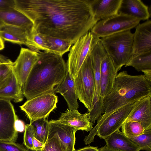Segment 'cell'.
<instances>
[{
  "label": "cell",
  "mask_w": 151,
  "mask_h": 151,
  "mask_svg": "<svg viewBox=\"0 0 151 151\" xmlns=\"http://www.w3.org/2000/svg\"><path fill=\"white\" fill-rule=\"evenodd\" d=\"M15 8L45 37L74 44L97 22L88 0H15Z\"/></svg>",
  "instance_id": "6da1fadb"
},
{
  "label": "cell",
  "mask_w": 151,
  "mask_h": 151,
  "mask_svg": "<svg viewBox=\"0 0 151 151\" xmlns=\"http://www.w3.org/2000/svg\"><path fill=\"white\" fill-rule=\"evenodd\" d=\"M38 53V60L22 88L27 100L53 90L68 72L62 56L45 51Z\"/></svg>",
  "instance_id": "7a4b0ae2"
},
{
  "label": "cell",
  "mask_w": 151,
  "mask_h": 151,
  "mask_svg": "<svg viewBox=\"0 0 151 151\" xmlns=\"http://www.w3.org/2000/svg\"><path fill=\"white\" fill-rule=\"evenodd\" d=\"M148 96H151V84L144 75L132 76L126 71H122L116 75L111 91L103 97V115Z\"/></svg>",
  "instance_id": "3957f363"
},
{
  "label": "cell",
  "mask_w": 151,
  "mask_h": 151,
  "mask_svg": "<svg viewBox=\"0 0 151 151\" xmlns=\"http://www.w3.org/2000/svg\"><path fill=\"white\" fill-rule=\"evenodd\" d=\"M133 34L130 30L117 32L100 38L107 55L119 71L131 56Z\"/></svg>",
  "instance_id": "277c9868"
},
{
  "label": "cell",
  "mask_w": 151,
  "mask_h": 151,
  "mask_svg": "<svg viewBox=\"0 0 151 151\" xmlns=\"http://www.w3.org/2000/svg\"><path fill=\"white\" fill-rule=\"evenodd\" d=\"M134 103L127 104L106 115H101L97 119L95 126L84 139L86 145L94 141L97 135L104 139L119 130L126 121L133 106Z\"/></svg>",
  "instance_id": "5b68a950"
},
{
  "label": "cell",
  "mask_w": 151,
  "mask_h": 151,
  "mask_svg": "<svg viewBox=\"0 0 151 151\" xmlns=\"http://www.w3.org/2000/svg\"><path fill=\"white\" fill-rule=\"evenodd\" d=\"M74 81L78 99L89 112L92 108L95 90L94 76L89 53L74 78Z\"/></svg>",
  "instance_id": "8992f818"
},
{
  "label": "cell",
  "mask_w": 151,
  "mask_h": 151,
  "mask_svg": "<svg viewBox=\"0 0 151 151\" xmlns=\"http://www.w3.org/2000/svg\"><path fill=\"white\" fill-rule=\"evenodd\" d=\"M58 101V97L53 90L27 100L20 108L32 123L37 120L47 118L56 107Z\"/></svg>",
  "instance_id": "52a82bcc"
},
{
  "label": "cell",
  "mask_w": 151,
  "mask_h": 151,
  "mask_svg": "<svg viewBox=\"0 0 151 151\" xmlns=\"http://www.w3.org/2000/svg\"><path fill=\"white\" fill-rule=\"evenodd\" d=\"M140 21L133 17L121 13L97 22L91 29L94 36L102 37L117 32L131 30Z\"/></svg>",
  "instance_id": "ba28073f"
},
{
  "label": "cell",
  "mask_w": 151,
  "mask_h": 151,
  "mask_svg": "<svg viewBox=\"0 0 151 151\" xmlns=\"http://www.w3.org/2000/svg\"><path fill=\"white\" fill-rule=\"evenodd\" d=\"M93 37L89 31L78 39L70 49L66 64L68 72L74 78L89 53Z\"/></svg>",
  "instance_id": "9c48e42d"
},
{
  "label": "cell",
  "mask_w": 151,
  "mask_h": 151,
  "mask_svg": "<svg viewBox=\"0 0 151 151\" xmlns=\"http://www.w3.org/2000/svg\"><path fill=\"white\" fill-rule=\"evenodd\" d=\"M18 119L11 101L0 99V141H16L18 133L14 123Z\"/></svg>",
  "instance_id": "30bf717a"
},
{
  "label": "cell",
  "mask_w": 151,
  "mask_h": 151,
  "mask_svg": "<svg viewBox=\"0 0 151 151\" xmlns=\"http://www.w3.org/2000/svg\"><path fill=\"white\" fill-rule=\"evenodd\" d=\"M38 53L28 48H22L17 59L13 62V72L22 88L38 60Z\"/></svg>",
  "instance_id": "8fae6325"
},
{
  "label": "cell",
  "mask_w": 151,
  "mask_h": 151,
  "mask_svg": "<svg viewBox=\"0 0 151 151\" xmlns=\"http://www.w3.org/2000/svg\"><path fill=\"white\" fill-rule=\"evenodd\" d=\"M133 34L131 57L151 51V21L139 24Z\"/></svg>",
  "instance_id": "7c38bea8"
},
{
  "label": "cell",
  "mask_w": 151,
  "mask_h": 151,
  "mask_svg": "<svg viewBox=\"0 0 151 151\" xmlns=\"http://www.w3.org/2000/svg\"><path fill=\"white\" fill-rule=\"evenodd\" d=\"M126 121L138 122L145 130L151 129V96L143 98L134 103Z\"/></svg>",
  "instance_id": "4fadbf2b"
},
{
  "label": "cell",
  "mask_w": 151,
  "mask_h": 151,
  "mask_svg": "<svg viewBox=\"0 0 151 151\" xmlns=\"http://www.w3.org/2000/svg\"><path fill=\"white\" fill-rule=\"evenodd\" d=\"M95 21L117 14L122 0H88Z\"/></svg>",
  "instance_id": "5bb4252c"
},
{
  "label": "cell",
  "mask_w": 151,
  "mask_h": 151,
  "mask_svg": "<svg viewBox=\"0 0 151 151\" xmlns=\"http://www.w3.org/2000/svg\"><path fill=\"white\" fill-rule=\"evenodd\" d=\"M118 70L108 55L101 62L100 75V96L104 97L111 91Z\"/></svg>",
  "instance_id": "9a60e30c"
},
{
  "label": "cell",
  "mask_w": 151,
  "mask_h": 151,
  "mask_svg": "<svg viewBox=\"0 0 151 151\" xmlns=\"http://www.w3.org/2000/svg\"><path fill=\"white\" fill-rule=\"evenodd\" d=\"M78 130L73 127L51 120L49 121L48 134L57 135L65 147L66 151H75V133Z\"/></svg>",
  "instance_id": "2e32d148"
},
{
  "label": "cell",
  "mask_w": 151,
  "mask_h": 151,
  "mask_svg": "<svg viewBox=\"0 0 151 151\" xmlns=\"http://www.w3.org/2000/svg\"><path fill=\"white\" fill-rule=\"evenodd\" d=\"M89 55L93 70L95 83V89L100 96V75L102 60L107 55L100 40V38L94 36Z\"/></svg>",
  "instance_id": "e0dca14e"
},
{
  "label": "cell",
  "mask_w": 151,
  "mask_h": 151,
  "mask_svg": "<svg viewBox=\"0 0 151 151\" xmlns=\"http://www.w3.org/2000/svg\"><path fill=\"white\" fill-rule=\"evenodd\" d=\"M56 121L73 127L78 130L87 132L93 128V124L89 120L87 113L84 114L80 113L77 110H67L61 114Z\"/></svg>",
  "instance_id": "ac0fdd59"
},
{
  "label": "cell",
  "mask_w": 151,
  "mask_h": 151,
  "mask_svg": "<svg viewBox=\"0 0 151 151\" xmlns=\"http://www.w3.org/2000/svg\"><path fill=\"white\" fill-rule=\"evenodd\" d=\"M55 93H60L66 101L69 110H77V99L74 78L68 72L64 79L53 89Z\"/></svg>",
  "instance_id": "d6986e66"
},
{
  "label": "cell",
  "mask_w": 151,
  "mask_h": 151,
  "mask_svg": "<svg viewBox=\"0 0 151 151\" xmlns=\"http://www.w3.org/2000/svg\"><path fill=\"white\" fill-rule=\"evenodd\" d=\"M0 21L4 24L19 27L29 31L34 29L32 22L15 8L0 11Z\"/></svg>",
  "instance_id": "ffe728a7"
},
{
  "label": "cell",
  "mask_w": 151,
  "mask_h": 151,
  "mask_svg": "<svg viewBox=\"0 0 151 151\" xmlns=\"http://www.w3.org/2000/svg\"><path fill=\"white\" fill-rule=\"evenodd\" d=\"M118 13L135 18L140 21L148 19V7L140 0H122Z\"/></svg>",
  "instance_id": "44dd1931"
},
{
  "label": "cell",
  "mask_w": 151,
  "mask_h": 151,
  "mask_svg": "<svg viewBox=\"0 0 151 151\" xmlns=\"http://www.w3.org/2000/svg\"><path fill=\"white\" fill-rule=\"evenodd\" d=\"M109 147L120 151H140L139 147L119 130L104 139Z\"/></svg>",
  "instance_id": "7402d4cb"
},
{
  "label": "cell",
  "mask_w": 151,
  "mask_h": 151,
  "mask_svg": "<svg viewBox=\"0 0 151 151\" xmlns=\"http://www.w3.org/2000/svg\"><path fill=\"white\" fill-rule=\"evenodd\" d=\"M24 96L22 87L12 72L7 82L0 88V99L18 103L23 100Z\"/></svg>",
  "instance_id": "603a6c76"
},
{
  "label": "cell",
  "mask_w": 151,
  "mask_h": 151,
  "mask_svg": "<svg viewBox=\"0 0 151 151\" xmlns=\"http://www.w3.org/2000/svg\"><path fill=\"white\" fill-rule=\"evenodd\" d=\"M31 31L19 27L4 24L0 29V36L4 41L25 45L27 35Z\"/></svg>",
  "instance_id": "cb8c5ba5"
},
{
  "label": "cell",
  "mask_w": 151,
  "mask_h": 151,
  "mask_svg": "<svg viewBox=\"0 0 151 151\" xmlns=\"http://www.w3.org/2000/svg\"><path fill=\"white\" fill-rule=\"evenodd\" d=\"M25 45L37 52L40 50L48 52L47 45L44 37L37 33L34 28L28 33Z\"/></svg>",
  "instance_id": "d4e9b609"
},
{
  "label": "cell",
  "mask_w": 151,
  "mask_h": 151,
  "mask_svg": "<svg viewBox=\"0 0 151 151\" xmlns=\"http://www.w3.org/2000/svg\"><path fill=\"white\" fill-rule=\"evenodd\" d=\"M132 66L138 71L151 69V51L131 57L125 65Z\"/></svg>",
  "instance_id": "484cf974"
},
{
  "label": "cell",
  "mask_w": 151,
  "mask_h": 151,
  "mask_svg": "<svg viewBox=\"0 0 151 151\" xmlns=\"http://www.w3.org/2000/svg\"><path fill=\"white\" fill-rule=\"evenodd\" d=\"M44 37L47 45L48 52L62 56L64 53L70 50L72 45L70 42L63 40L45 37Z\"/></svg>",
  "instance_id": "4316f807"
},
{
  "label": "cell",
  "mask_w": 151,
  "mask_h": 151,
  "mask_svg": "<svg viewBox=\"0 0 151 151\" xmlns=\"http://www.w3.org/2000/svg\"><path fill=\"white\" fill-rule=\"evenodd\" d=\"M103 97L97 93L95 89L91 109L88 113H87L88 118L93 125L105 112L103 105Z\"/></svg>",
  "instance_id": "83f0119b"
},
{
  "label": "cell",
  "mask_w": 151,
  "mask_h": 151,
  "mask_svg": "<svg viewBox=\"0 0 151 151\" xmlns=\"http://www.w3.org/2000/svg\"><path fill=\"white\" fill-rule=\"evenodd\" d=\"M31 124L33 127L34 137L44 144L47 139L49 131V121L47 119H38Z\"/></svg>",
  "instance_id": "f1b7e54d"
},
{
  "label": "cell",
  "mask_w": 151,
  "mask_h": 151,
  "mask_svg": "<svg viewBox=\"0 0 151 151\" xmlns=\"http://www.w3.org/2000/svg\"><path fill=\"white\" fill-rule=\"evenodd\" d=\"M0 88L7 81L13 72V62L10 59L0 55Z\"/></svg>",
  "instance_id": "f546056e"
},
{
  "label": "cell",
  "mask_w": 151,
  "mask_h": 151,
  "mask_svg": "<svg viewBox=\"0 0 151 151\" xmlns=\"http://www.w3.org/2000/svg\"><path fill=\"white\" fill-rule=\"evenodd\" d=\"M121 128L122 132L128 137L139 135L145 131L141 124L136 121H125Z\"/></svg>",
  "instance_id": "4dcf8cb0"
},
{
  "label": "cell",
  "mask_w": 151,
  "mask_h": 151,
  "mask_svg": "<svg viewBox=\"0 0 151 151\" xmlns=\"http://www.w3.org/2000/svg\"><path fill=\"white\" fill-rule=\"evenodd\" d=\"M41 151H66L64 144L55 134H48Z\"/></svg>",
  "instance_id": "1f68e13d"
},
{
  "label": "cell",
  "mask_w": 151,
  "mask_h": 151,
  "mask_svg": "<svg viewBox=\"0 0 151 151\" xmlns=\"http://www.w3.org/2000/svg\"><path fill=\"white\" fill-rule=\"evenodd\" d=\"M140 148L141 150L151 151V129L145 130L142 134L128 137Z\"/></svg>",
  "instance_id": "d6a6232c"
},
{
  "label": "cell",
  "mask_w": 151,
  "mask_h": 151,
  "mask_svg": "<svg viewBox=\"0 0 151 151\" xmlns=\"http://www.w3.org/2000/svg\"><path fill=\"white\" fill-rule=\"evenodd\" d=\"M34 137V133L33 126L31 123L25 125L24 135V145L28 150L33 149L32 139Z\"/></svg>",
  "instance_id": "836d02e7"
},
{
  "label": "cell",
  "mask_w": 151,
  "mask_h": 151,
  "mask_svg": "<svg viewBox=\"0 0 151 151\" xmlns=\"http://www.w3.org/2000/svg\"><path fill=\"white\" fill-rule=\"evenodd\" d=\"M0 151H29V150L15 142L0 141Z\"/></svg>",
  "instance_id": "e575fe53"
},
{
  "label": "cell",
  "mask_w": 151,
  "mask_h": 151,
  "mask_svg": "<svg viewBox=\"0 0 151 151\" xmlns=\"http://www.w3.org/2000/svg\"><path fill=\"white\" fill-rule=\"evenodd\" d=\"M15 8V0H0V11Z\"/></svg>",
  "instance_id": "d590c367"
},
{
  "label": "cell",
  "mask_w": 151,
  "mask_h": 151,
  "mask_svg": "<svg viewBox=\"0 0 151 151\" xmlns=\"http://www.w3.org/2000/svg\"><path fill=\"white\" fill-rule=\"evenodd\" d=\"M25 125L22 120L18 119L16 120L14 123V128L18 132H22L24 131Z\"/></svg>",
  "instance_id": "8d00e7d4"
},
{
  "label": "cell",
  "mask_w": 151,
  "mask_h": 151,
  "mask_svg": "<svg viewBox=\"0 0 151 151\" xmlns=\"http://www.w3.org/2000/svg\"><path fill=\"white\" fill-rule=\"evenodd\" d=\"M33 150H42L44 144L34 137L32 139Z\"/></svg>",
  "instance_id": "74e56055"
},
{
  "label": "cell",
  "mask_w": 151,
  "mask_h": 151,
  "mask_svg": "<svg viewBox=\"0 0 151 151\" xmlns=\"http://www.w3.org/2000/svg\"><path fill=\"white\" fill-rule=\"evenodd\" d=\"M141 71L144 73V75L147 80L151 84V69L143 70Z\"/></svg>",
  "instance_id": "f35d334b"
},
{
  "label": "cell",
  "mask_w": 151,
  "mask_h": 151,
  "mask_svg": "<svg viewBox=\"0 0 151 151\" xmlns=\"http://www.w3.org/2000/svg\"><path fill=\"white\" fill-rule=\"evenodd\" d=\"M75 151H99L97 147L88 146L80 148Z\"/></svg>",
  "instance_id": "ab89813d"
},
{
  "label": "cell",
  "mask_w": 151,
  "mask_h": 151,
  "mask_svg": "<svg viewBox=\"0 0 151 151\" xmlns=\"http://www.w3.org/2000/svg\"><path fill=\"white\" fill-rule=\"evenodd\" d=\"M99 151H120L116 149L110 148L106 145L98 148Z\"/></svg>",
  "instance_id": "60d3db41"
},
{
  "label": "cell",
  "mask_w": 151,
  "mask_h": 151,
  "mask_svg": "<svg viewBox=\"0 0 151 151\" xmlns=\"http://www.w3.org/2000/svg\"><path fill=\"white\" fill-rule=\"evenodd\" d=\"M4 47V41L0 36V50H3Z\"/></svg>",
  "instance_id": "b9f144b4"
},
{
  "label": "cell",
  "mask_w": 151,
  "mask_h": 151,
  "mask_svg": "<svg viewBox=\"0 0 151 151\" xmlns=\"http://www.w3.org/2000/svg\"><path fill=\"white\" fill-rule=\"evenodd\" d=\"M4 24L2 23V22L0 21V29L2 26Z\"/></svg>",
  "instance_id": "7bdbcfd3"
},
{
  "label": "cell",
  "mask_w": 151,
  "mask_h": 151,
  "mask_svg": "<svg viewBox=\"0 0 151 151\" xmlns=\"http://www.w3.org/2000/svg\"><path fill=\"white\" fill-rule=\"evenodd\" d=\"M32 151H41V150H33Z\"/></svg>",
  "instance_id": "ee69618b"
},
{
  "label": "cell",
  "mask_w": 151,
  "mask_h": 151,
  "mask_svg": "<svg viewBox=\"0 0 151 151\" xmlns=\"http://www.w3.org/2000/svg\"><path fill=\"white\" fill-rule=\"evenodd\" d=\"M0 63H1V62H0Z\"/></svg>",
  "instance_id": "f6af8a7d"
}]
</instances>
